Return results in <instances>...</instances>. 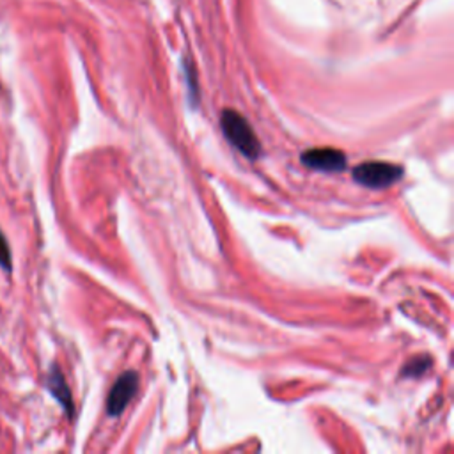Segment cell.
I'll return each instance as SVG.
<instances>
[{
    "label": "cell",
    "instance_id": "6da1fadb",
    "mask_svg": "<svg viewBox=\"0 0 454 454\" xmlns=\"http://www.w3.org/2000/svg\"><path fill=\"white\" fill-rule=\"evenodd\" d=\"M220 127L231 144L240 150L247 158L254 160L261 155L259 139L242 114H238L236 111H224L220 118Z\"/></svg>",
    "mask_w": 454,
    "mask_h": 454
},
{
    "label": "cell",
    "instance_id": "7a4b0ae2",
    "mask_svg": "<svg viewBox=\"0 0 454 454\" xmlns=\"http://www.w3.org/2000/svg\"><path fill=\"white\" fill-rule=\"evenodd\" d=\"M403 176V169L389 162H364L353 171V180L369 189H387Z\"/></svg>",
    "mask_w": 454,
    "mask_h": 454
},
{
    "label": "cell",
    "instance_id": "3957f363",
    "mask_svg": "<svg viewBox=\"0 0 454 454\" xmlns=\"http://www.w3.org/2000/svg\"><path fill=\"white\" fill-rule=\"evenodd\" d=\"M137 389H139V374L135 371L123 373L109 392V399H107L109 415L112 417L121 415L128 406V403L132 401V397L135 396Z\"/></svg>",
    "mask_w": 454,
    "mask_h": 454
},
{
    "label": "cell",
    "instance_id": "277c9868",
    "mask_svg": "<svg viewBox=\"0 0 454 454\" xmlns=\"http://www.w3.org/2000/svg\"><path fill=\"white\" fill-rule=\"evenodd\" d=\"M302 164L309 169L325 171V173H339L346 169V155L334 148H316L309 150L302 155Z\"/></svg>",
    "mask_w": 454,
    "mask_h": 454
},
{
    "label": "cell",
    "instance_id": "5b68a950",
    "mask_svg": "<svg viewBox=\"0 0 454 454\" xmlns=\"http://www.w3.org/2000/svg\"><path fill=\"white\" fill-rule=\"evenodd\" d=\"M47 387L49 390L52 392V396L59 401V404L65 408V412L73 417L75 413V404H73V397H72V390L61 373V369L58 366H54L49 373V378H47Z\"/></svg>",
    "mask_w": 454,
    "mask_h": 454
},
{
    "label": "cell",
    "instance_id": "8992f818",
    "mask_svg": "<svg viewBox=\"0 0 454 454\" xmlns=\"http://www.w3.org/2000/svg\"><path fill=\"white\" fill-rule=\"evenodd\" d=\"M429 366H431V360L427 357H417L403 367V376H420L427 371Z\"/></svg>",
    "mask_w": 454,
    "mask_h": 454
},
{
    "label": "cell",
    "instance_id": "52a82bcc",
    "mask_svg": "<svg viewBox=\"0 0 454 454\" xmlns=\"http://www.w3.org/2000/svg\"><path fill=\"white\" fill-rule=\"evenodd\" d=\"M0 266H3L6 272H12L13 268V259H12V249L6 240V236L0 231Z\"/></svg>",
    "mask_w": 454,
    "mask_h": 454
}]
</instances>
